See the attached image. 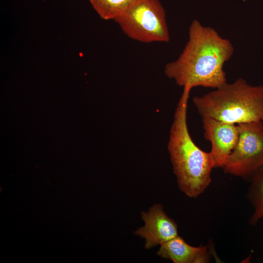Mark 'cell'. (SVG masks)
I'll return each instance as SVG.
<instances>
[{
    "label": "cell",
    "mask_w": 263,
    "mask_h": 263,
    "mask_svg": "<svg viewBox=\"0 0 263 263\" xmlns=\"http://www.w3.org/2000/svg\"><path fill=\"white\" fill-rule=\"evenodd\" d=\"M157 254L174 263H200L209 261L206 246H192L179 235L160 244Z\"/></svg>",
    "instance_id": "ba28073f"
},
{
    "label": "cell",
    "mask_w": 263,
    "mask_h": 263,
    "mask_svg": "<svg viewBox=\"0 0 263 263\" xmlns=\"http://www.w3.org/2000/svg\"><path fill=\"white\" fill-rule=\"evenodd\" d=\"M144 226L135 232L145 240V248L149 249L161 244L178 235L176 223L163 209L161 204H155L148 212H142Z\"/></svg>",
    "instance_id": "52a82bcc"
},
{
    "label": "cell",
    "mask_w": 263,
    "mask_h": 263,
    "mask_svg": "<svg viewBox=\"0 0 263 263\" xmlns=\"http://www.w3.org/2000/svg\"><path fill=\"white\" fill-rule=\"evenodd\" d=\"M192 101L202 118L236 125L263 120V85L253 86L241 77Z\"/></svg>",
    "instance_id": "3957f363"
},
{
    "label": "cell",
    "mask_w": 263,
    "mask_h": 263,
    "mask_svg": "<svg viewBox=\"0 0 263 263\" xmlns=\"http://www.w3.org/2000/svg\"><path fill=\"white\" fill-rule=\"evenodd\" d=\"M114 21L134 40L142 43L169 41L166 13L159 0H137Z\"/></svg>",
    "instance_id": "277c9868"
},
{
    "label": "cell",
    "mask_w": 263,
    "mask_h": 263,
    "mask_svg": "<svg viewBox=\"0 0 263 263\" xmlns=\"http://www.w3.org/2000/svg\"><path fill=\"white\" fill-rule=\"evenodd\" d=\"M202 121L204 137L211 144L210 153L215 168H222L236 144L238 126L207 117L202 118Z\"/></svg>",
    "instance_id": "8992f818"
},
{
    "label": "cell",
    "mask_w": 263,
    "mask_h": 263,
    "mask_svg": "<svg viewBox=\"0 0 263 263\" xmlns=\"http://www.w3.org/2000/svg\"><path fill=\"white\" fill-rule=\"evenodd\" d=\"M236 144L222 169L225 173L248 178L263 166L262 121L237 124Z\"/></svg>",
    "instance_id": "5b68a950"
},
{
    "label": "cell",
    "mask_w": 263,
    "mask_h": 263,
    "mask_svg": "<svg viewBox=\"0 0 263 263\" xmlns=\"http://www.w3.org/2000/svg\"><path fill=\"white\" fill-rule=\"evenodd\" d=\"M262 122H263V120H262Z\"/></svg>",
    "instance_id": "8fae6325"
},
{
    "label": "cell",
    "mask_w": 263,
    "mask_h": 263,
    "mask_svg": "<svg viewBox=\"0 0 263 263\" xmlns=\"http://www.w3.org/2000/svg\"><path fill=\"white\" fill-rule=\"evenodd\" d=\"M102 19L114 20L137 0H89Z\"/></svg>",
    "instance_id": "30bf717a"
},
{
    "label": "cell",
    "mask_w": 263,
    "mask_h": 263,
    "mask_svg": "<svg viewBox=\"0 0 263 263\" xmlns=\"http://www.w3.org/2000/svg\"><path fill=\"white\" fill-rule=\"evenodd\" d=\"M234 51L228 39L215 29L194 20L189 26L188 39L183 51L175 60L166 65L164 72L183 88L216 89L227 82L224 65Z\"/></svg>",
    "instance_id": "6da1fadb"
},
{
    "label": "cell",
    "mask_w": 263,
    "mask_h": 263,
    "mask_svg": "<svg viewBox=\"0 0 263 263\" xmlns=\"http://www.w3.org/2000/svg\"><path fill=\"white\" fill-rule=\"evenodd\" d=\"M250 184L246 196L253 208L249 219L251 225H255L263 218V166L250 177Z\"/></svg>",
    "instance_id": "9c48e42d"
},
{
    "label": "cell",
    "mask_w": 263,
    "mask_h": 263,
    "mask_svg": "<svg viewBox=\"0 0 263 263\" xmlns=\"http://www.w3.org/2000/svg\"><path fill=\"white\" fill-rule=\"evenodd\" d=\"M190 91L183 88L170 129L168 149L179 188L187 196L196 198L210 184L215 166L210 152L196 145L188 130L187 110Z\"/></svg>",
    "instance_id": "7a4b0ae2"
}]
</instances>
